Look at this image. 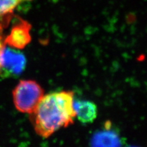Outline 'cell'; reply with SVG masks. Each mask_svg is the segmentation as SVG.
Returning a JSON list of instances; mask_svg holds the SVG:
<instances>
[{"instance_id": "1", "label": "cell", "mask_w": 147, "mask_h": 147, "mask_svg": "<svg viewBox=\"0 0 147 147\" xmlns=\"http://www.w3.org/2000/svg\"><path fill=\"white\" fill-rule=\"evenodd\" d=\"M74 101L72 91H57L44 95L38 106L30 113L37 134L47 138L61 128L72 125L76 118Z\"/></svg>"}, {"instance_id": "2", "label": "cell", "mask_w": 147, "mask_h": 147, "mask_svg": "<svg viewBox=\"0 0 147 147\" xmlns=\"http://www.w3.org/2000/svg\"><path fill=\"white\" fill-rule=\"evenodd\" d=\"M16 108L22 113H31L44 95L42 87L36 81L21 80L13 90Z\"/></svg>"}, {"instance_id": "3", "label": "cell", "mask_w": 147, "mask_h": 147, "mask_svg": "<svg viewBox=\"0 0 147 147\" xmlns=\"http://www.w3.org/2000/svg\"><path fill=\"white\" fill-rule=\"evenodd\" d=\"M26 63L25 55L17 50L3 45L0 53V74L4 77L19 75Z\"/></svg>"}, {"instance_id": "4", "label": "cell", "mask_w": 147, "mask_h": 147, "mask_svg": "<svg viewBox=\"0 0 147 147\" xmlns=\"http://www.w3.org/2000/svg\"><path fill=\"white\" fill-rule=\"evenodd\" d=\"M30 31L31 25L28 22L24 20H18L7 37L5 43L16 49H24L31 41Z\"/></svg>"}, {"instance_id": "5", "label": "cell", "mask_w": 147, "mask_h": 147, "mask_svg": "<svg viewBox=\"0 0 147 147\" xmlns=\"http://www.w3.org/2000/svg\"><path fill=\"white\" fill-rule=\"evenodd\" d=\"M74 109L76 116L84 124L93 123L98 116L96 105L90 100H79L74 101Z\"/></svg>"}, {"instance_id": "6", "label": "cell", "mask_w": 147, "mask_h": 147, "mask_svg": "<svg viewBox=\"0 0 147 147\" xmlns=\"http://www.w3.org/2000/svg\"><path fill=\"white\" fill-rule=\"evenodd\" d=\"M93 145L98 146H118L121 145L119 137L117 132L107 130L100 131L95 134L91 141Z\"/></svg>"}, {"instance_id": "7", "label": "cell", "mask_w": 147, "mask_h": 147, "mask_svg": "<svg viewBox=\"0 0 147 147\" xmlns=\"http://www.w3.org/2000/svg\"><path fill=\"white\" fill-rule=\"evenodd\" d=\"M30 1L32 0H0V17L12 16L18 6Z\"/></svg>"}, {"instance_id": "8", "label": "cell", "mask_w": 147, "mask_h": 147, "mask_svg": "<svg viewBox=\"0 0 147 147\" xmlns=\"http://www.w3.org/2000/svg\"><path fill=\"white\" fill-rule=\"evenodd\" d=\"M12 16H5L3 17H0V53H1V49L3 47V40H2V30H3V26L4 25H6L8 24L9 21L11 20Z\"/></svg>"}]
</instances>
